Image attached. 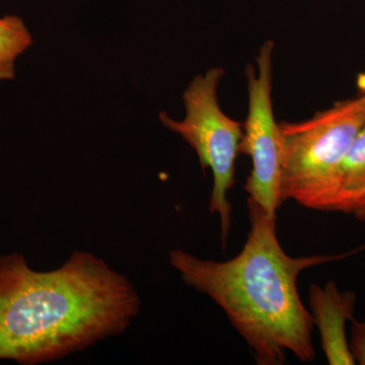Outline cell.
<instances>
[{"label": "cell", "mask_w": 365, "mask_h": 365, "mask_svg": "<svg viewBox=\"0 0 365 365\" xmlns=\"http://www.w3.org/2000/svg\"><path fill=\"white\" fill-rule=\"evenodd\" d=\"M136 288L100 257L76 251L59 268L35 270L0 256V360L48 364L124 333L140 312Z\"/></svg>", "instance_id": "cell-1"}, {"label": "cell", "mask_w": 365, "mask_h": 365, "mask_svg": "<svg viewBox=\"0 0 365 365\" xmlns=\"http://www.w3.org/2000/svg\"><path fill=\"white\" fill-rule=\"evenodd\" d=\"M248 211V237L234 258L208 260L177 248L170 252V265L187 287L222 309L257 364H284L288 353L300 361H313L314 326L300 299L299 276L307 269L359 254L365 245L339 255L292 257L278 239L277 218L251 198Z\"/></svg>", "instance_id": "cell-2"}, {"label": "cell", "mask_w": 365, "mask_h": 365, "mask_svg": "<svg viewBox=\"0 0 365 365\" xmlns=\"http://www.w3.org/2000/svg\"><path fill=\"white\" fill-rule=\"evenodd\" d=\"M365 124L359 97L300 122H281V199L331 212L341 163Z\"/></svg>", "instance_id": "cell-3"}, {"label": "cell", "mask_w": 365, "mask_h": 365, "mask_svg": "<svg viewBox=\"0 0 365 365\" xmlns=\"http://www.w3.org/2000/svg\"><path fill=\"white\" fill-rule=\"evenodd\" d=\"M225 72L212 67L197 76L182 95L186 117L182 121L160 113L163 126L179 134L196 151L201 169L212 173L213 186L208 210L220 222L222 249H225L232 227V203L228 193L234 186L235 163L242 138V123L223 113L217 98V86Z\"/></svg>", "instance_id": "cell-4"}, {"label": "cell", "mask_w": 365, "mask_h": 365, "mask_svg": "<svg viewBox=\"0 0 365 365\" xmlns=\"http://www.w3.org/2000/svg\"><path fill=\"white\" fill-rule=\"evenodd\" d=\"M274 43L266 41L257 56L258 73L253 66L246 68L249 111L242 123L240 153L248 155L252 170L245 190L249 198L260 204L267 215L277 218L281 199V140L279 123L272 106V54Z\"/></svg>", "instance_id": "cell-5"}, {"label": "cell", "mask_w": 365, "mask_h": 365, "mask_svg": "<svg viewBox=\"0 0 365 365\" xmlns=\"http://www.w3.org/2000/svg\"><path fill=\"white\" fill-rule=\"evenodd\" d=\"M356 295L344 292L335 281L325 285L313 284L309 289V313L314 326L318 328L322 349L327 362L330 365H354L347 324L354 319Z\"/></svg>", "instance_id": "cell-6"}, {"label": "cell", "mask_w": 365, "mask_h": 365, "mask_svg": "<svg viewBox=\"0 0 365 365\" xmlns=\"http://www.w3.org/2000/svg\"><path fill=\"white\" fill-rule=\"evenodd\" d=\"M365 189V124L341 163L337 193L331 212H340L348 199Z\"/></svg>", "instance_id": "cell-7"}, {"label": "cell", "mask_w": 365, "mask_h": 365, "mask_svg": "<svg viewBox=\"0 0 365 365\" xmlns=\"http://www.w3.org/2000/svg\"><path fill=\"white\" fill-rule=\"evenodd\" d=\"M32 44V35L20 16L0 18V81H13L16 60Z\"/></svg>", "instance_id": "cell-8"}, {"label": "cell", "mask_w": 365, "mask_h": 365, "mask_svg": "<svg viewBox=\"0 0 365 365\" xmlns=\"http://www.w3.org/2000/svg\"><path fill=\"white\" fill-rule=\"evenodd\" d=\"M349 345L355 364L365 365V319H353Z\"/></svg>", "instance_id": "cell-9"}, {"label": "cell", "mask_w": 365, "mask_h": 365, "mask_svg": "<svg viewBox=\"0 0 365 365\" xmlns=\"http://www.w3.org/2000/svg\"><path fill=\"white\" fill-rule=\"evenodd\" d=\"M340 212L351 215L359 222H365V189L348 199Z\"/></svg>", "instance_id": "cell-10"}, {"label": "cell", "mask_w": 365, "mask_h": 365, "mask_svg": "<svg viewBox=\"0 0 365 365\" xmlns=\"http://www.w3.org/2000/svg\"><path fill=\"white\" fill-rule=\"evenodd\" d=\"M357 85L360 91L359 98L361 100L362 105H364L365 111V74H360L359 79H357Z\"/></svg>", "instance_id": "cell-11"}]
</instances>
